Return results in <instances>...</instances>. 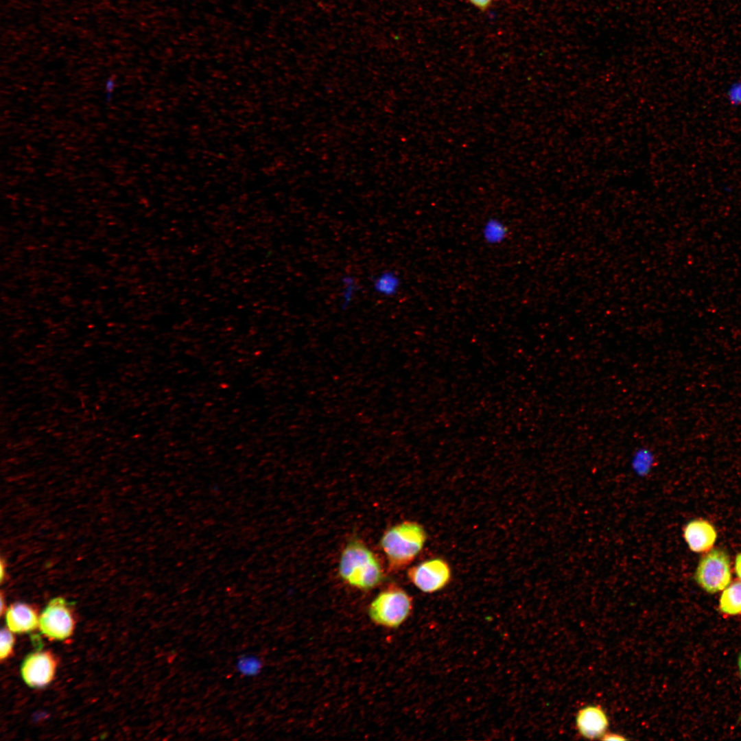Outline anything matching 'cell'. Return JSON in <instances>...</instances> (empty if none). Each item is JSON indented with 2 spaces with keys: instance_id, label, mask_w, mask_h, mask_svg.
<instances>
[{
  "instance_id": "obj_1",
  "label": "cell",
  "mask_w": 741,
  "mask_h": 741,
  "mask_svg": "<svg viewBox=\"0 0 741 741\" xmlns=\"http://www.w3.org/2000/svg\"><path fill=\"white\" fill-rule=\"evenodd\" d=\"M339 574L347 584L361 590H370L384 580V573L375 554L362 541H351L342 552Z\"/></svg>"
},
{
  "instance_id": "obj_2",
  "label": "cell",
  "mask_w": 741,
  "mask_h": 741,
  "mask_svg": "<svg viewBox=\"0 0 741 741\" xmlns=\"http://www.w3.org/2000/svg\"><path fill=\"white\" fill-rule=\"evenodd\" d=\"M427 532L420 524L405 521L388 529L380 540V546L391 570H399L410 565L422 550Z\"/></svg>"
},
{
  "instance_id": "obj_3",
  "label": "cell",
  "mask_w": 741,
  "mask_h": 741,
  "mask_svg": "<svg viewBox=\"0 0 741 741\" xmlns=\"http://www.w3.org/2000/svg\"><path fill=\"white\" fill-rule=\"evenodd\" d=\"M413 599L402 587L392 584L370 602L368 614L377 625L388 628L399 627L411 615Z\"/></svg>"
},
{
  "instance_id": "obj_4",
  "label": "cell",
  "mask_w": 741,
  "mask_h": 741,
  "mask_svg": "<svg viewBox=\"0 0 741 741\" xmlns=\"http://www.w3.org/2000/svg\"><path fill=\"white\" fill-rule=\"evenodd\" d=\"M694 578L707 592L714 593L725 589L731 578L729 558L721 549H713L700 560Z\"/></svg>"
},
{
  "instance_id": "obj_5",
  "label": "cell",
  "mask_w": 741,
  "mask_h": 741,
  "mask_svg": "<svg viewBox=\"0 0 741 741\" xmlns=\"http://www.w3.org/2000/svg\"><path fill=\"white\" fill-rule=\"evenodd\" d=\"M38 628L50 639L69 637L75 628L70 604L61 597L51 599L40 615Z\"/></svg>"
},
{
  "instance_id": "obj_6",
  "label": "cell",
  "mask_w": 741,
  "mask_h": 741,
  "mask_svg": "<svg viewBox=\"0 0 741 741\" xmlns=\"http://www.w3.org/2000/svg\"><path fill=\"white\" fill-rule=\"evenodd\" d=\"M410 582L420 591L432 593L445 588L451 578V567L445 560L434 558L425 560L408 570Z\"/></svg>"
},
{
  "instance_id": "obj_7",
  "label": "cell",
  "mask_w": 741,
  "mask_h": 741,
  "mask_svg": "<svg viewBox=\"0 0 741 741\" xmlns=\"http://www.w3.org/2000/svg\"><path fill=\"white\" fill-rule=\"evenodd\" d=\"M56 666V659L51 652L36 651L24 659L21 668V676L30 687H44L53 680Z\"/></svg>"
},
{
  "instance_id": "obj_8",
  "label": "cell",
  "mask_w": 741,
  "mask_h": 741,
  "mask_svg": "<svg viewBox=\"0 0 741 741\" xmlns=\"http://www.w3.org/2000/svg\"><path fill=\"white\" fill-rule=\"evenodd\" d=\"M609 725L607 713L600 705H587L581 708L576 714V729L581 736L585 738H602L607 733Z\"/></svg>"
},
{
  "instance_id": "obj_9",
  "label": "cell",
  "mask_w": 741,
  "mask_h": 741,
  "mask_svg": "<svg viewBox=\"0 0 741 741\" xmlns=\"http://www.w3.org/2000/svg\"><path fill=\"white\" fill-rule=\"evenodd\" d=\"M37 611L31 605L16 602L5 610L7 627L14 633H25L35 631L39 626Z\"/></svg>"
},
{
  "instance_id": "obj_10",
  "label": "cell",
  "mask_w": 741,
  "mask_h": 741,
  "mask_svg": "<svg viewBox=\"0 0 741 741\" xmlns=\"http://www.w3.org/2000/svg\"><path fill=\"white\" fill-rule=\"evenodd\" d=\"M684 538L691 550L695 552L709 551L716 539L714 526L704 519H694L684 528Z\"/></svg>"
},
{
  "instance_id": "obj_11",
  "label": "cell",
  "mask_w": 741,
  "mask_h": 741,
  "mask_svg": "<svg viewBox=\"0 0 741 741\" xmlns=\"http://www.w3.org/2000/svg\"><path fill=\"white\" fill-rule=\"evenodd\" d=\"M399 274L392 270H385L375 275L371 280V287L377 295L391 298L396 296L401 287Z\"/></svg>"
},
{
  "instance_id": "obj_12",
  "label": "cell",
  "mask_w": 741,
  "mask_h": 741,
  "mask_svg": "<svg viewBox=\"0 0 741 741\" xmlns=\"http://www.w3.org/2000/svg\"><path fill=\"white\" fill-rule=\"evenodd\" d=\"M719 609L725 615H741V580L727 587L721 594Z\"/></svg>"
},
{
  "instance_id": "obj_13",
  "label": "cell",
  "mask_w": 741,
  "mask_h": 741,
  "mask_svg": "<svg viewBox=\"0 0 741 741\" xmlns=\"http://www.w3.org/2000/svg\"><path fill=\"white\" fill-rule=\"evenodd\" d=\"M481 233L485 243L496 246L506 241L508 235V228L502 220L491 217L483 224Z\"/></svg>"
},
{
  "instance_id": "obj_14",
  "label": "cell",
  "mask_w": 741,
  "mask_h": 741,
  "mask_svg": "<svg viewBox=\"0 0 741 741\" xmlns=\"http://www.w3.org/2000/svg\"><path fill=\"white\" fill-rule=\"evenodd\" d=\"M263 666L262 659L253 653H245L239 656L235 663L236 671L244 677H255L261 672Z\"/></svg>"
},
{
  "instance_id": "obj_15",
  "label": "cell",
  "mask_w": 741,
  "mask_h": 741,
  "mask_svg": "<svg viewBox=\"0 0 741 741\" xmlns=\"http://www.w3.org/2000/svg\"><path fill=\"white\" fill-rule=\"evenodd\" d=\"M341 284L340 306L342 309H346L355 299L358 291V284L356 279L351 274L343 276L341 279Z\"/></svg>"
},
{
  "instance_id": "obj_16",
  "label": "cell",
  "mask_w": 741,
  "mask_h": 741,
  "mask_svg": "<svg viewBox=\"0 0 741 741\" xmlns=\"http://www.w3.org/2000/svg\"><path fill=\"white\" fill-rule=\"evenodd\" d=\"M14 641L15 639L13 635V632H12L8 627L3 628L1 631V660L7 659L12 654L14 648Z\"/></svg>"
},
{
  "instance_id": "obj_17",
  "label": "cell",
  "mask_w": 741,
  "mask_h": 741,
  "mask_svg": "<svg viewBox=\"0 0 741 741\" xmlns=\"http://www.w3.org/2000/svg\"><path fill=\"white\" fill-rule=\"evenodd\" d=\"M652 461V454L648 448L642 447L637 449L634 455L633 464L639 468L646 469Z\"/></svg>"
},
{
  "instance_id": "obj_18",
  "label": "cell",
  "mask_w": 741,
  "mask_h": 741,
  "mask_svg": "<svg viewBox=\"0 0 741 741\" xmlns=\"http://www.w3.org/2000/svg\"><path fill=\"white\" fill-rule=\"evenodd\" d=\"M727 96L731 105L741 106V80L735 82L729 86Z\"/></svg>"
},
{
  "instance_id": "obj_19",
  "label": "cell",
  "mask_w": 741,
  "mask_h": 741,
  "mask_svg": "<svg viewBox=\"0 0 741 741\" xmlns=\"http://www.w3.org/2000/svg\"><path fill=\"white\" fill-rule=\"evenodd\" d=\"M471 3L480 9L484 10L491 4L492 0H469Z\"/></svg>"
},
{
  "instance_id": "obj_20",
  "label": "cell",
  "mask_w": 741,
  "mask_h": 741,
  "mask_svg": "<svg viewBox=\"0 0 741 741\" xmlns=\"http://www.w3.org/2000/svg\"><path fill=\"white\" fill-rule=\"evenodd\" d=\"M601 739L604 740H624L626 738L615 733H606Z\"/></svg>"
},
{
  "instance_id": "obj_21",
  "label": "cell",
  "mask_w": 741,
  "mask_h": 741,
  "mask_svg": "<svg viewBox=\"0 0 741 741\" xmlns=\"http://www.w3.org/2000/svg\"><path fill=\"white\" fill-rule=\"evenodd\" d=\"M735 571L738 577L741 580V553L738 554L736 557Z\"/></svg>"
},
{
  "instance_id": "obj_22",
  "label": "cell",
  "mask_w": 741,
  "mask_h": 741,
  "mask_svg": "<svg viewBox=\"0 0 741 741\" xmlns=\"http://www.w3.org/2000/svg\"><path fill=\"white\" fill-rule=\"evenodd\" d=\"M3 573H4V565L3 564V562L1 561V580H3V576H4Z\"/></svg>"
},
{
  "instance_id": "obj_23",
  "label": "cell",
  "mask_w": 741,
  "mask_h": 741,
  "mask_svg": "<svg viewBox=\"0 0 741 741\" xmlns=\"http://www.w3.org/2000/svg\"><path fill=\"white\" fill-rule=\"evenodd\" d=\"M3 606H4L3 597L1 595V615L3 614V611H4Z\"/></svg>"
},
{
  "instance_id": "obj_24",
  "label": "cell",
  "mask_w": 741,
  "mask_h": 741,
  "mask_svg": "<svg viewBox=\"0 0 741 741\" xmlns=\"http://www.w3.org/2000/svg\"><path fill=\"white\" fill-rule=\"evenodd\" d=\"M738 667H739L740 674V677H741V653H740V655L739 656V658H738Z\"/></svg>"
}]
</instances>
